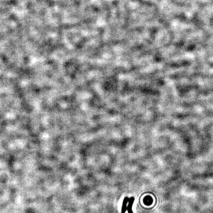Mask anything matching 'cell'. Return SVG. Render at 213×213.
<instances>
[{"mask_svg": "<svg viewBox=\"0 0 213 213\" xmlns=\"http://www.w3.org/2000/svg\"><path fill=\"white\" fill-rule=\"evenodd\" d=\"M129 198L127 196L125 197L123 201L122 205L121 208V213H125L127 210V204L128 203Z\"/></svg>", "mask_w": 213, "mask_h": 213, "instance_id": "cell-2", "label": "cell"}, {"mask_svg": "<svg viewBox=\"0 0 213 213\" xmlns=\"http://www.w3.org/2000/svg\"><path fill=\"white\" fill-rule=\"evenodd\" d=\"M135 201V198L134 197H130L128 201V205L127 207V210L128 213H133L132 211V206Z\"/></svg>", "mask_w": 213, "mask_h": 213, "instance_id": "cell-1", "label": "cell"}]
</instances>
